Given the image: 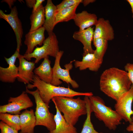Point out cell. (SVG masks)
Returning <instances> with one entry per match:
<instances>
[{"label": "cell", "instance_id": "3", "mask_svg": "<svg viewBox=\"0 0 133 133\" xmlns=\"http://www.w3.org/2000/svg\"><path fill=\"white\" fill-rule=\"evenodd\" d=\"M65 97H56L51 100L60 111L63 114L66 122L74 126L79 117L86 115L87 107L85 101L80 97L77 98Z\"/></svg>", "mask_w": 133, "mask_h": 133}, {"label": "cell", "instance_id": "20", "mask_svg": "<svg viewBox=\"0 0 133 133\" xmlns=\"http://www.w3.org/2000/svg\"><path fill=\"white\" fill-rule=\"evenodd\" d=\"M44 59L41 64L34 69V73L42 81L51 83L53 79V71L50 66L51 61L49 59V56Z\"/></svg>", "mask_w": 133, "mask_h": 133}, {"label": "cell", "instance_id": "8", "mask_svg": "<svg viewBox=\"0 0 133 133\" xmlns=\"http://www.w3.org/2000/svg\"><path fill=\"white\" fill-rule=\"evenodd\" d=\"M8 102L7 104L0 106V113L19 115L22 110L33 106V102L25 91L16 97H10Z\"/></svg>", "mask_w": 133, "mask_h": 133}, {"label": "cell", "instance_id": "11", "mask_svg": "<svg viewBox=\"0 0 133 133\" xmlns=\"http://www.w3.org/2000/svg\"><path fill=\"white\" fill-rule=\"evenodd\" d=\"M20 54L19 51L16 50L10 57L4 59L8 65L4 68L0 66V80L4 83H13L17 79L18 74V67L15 64L17 59Z\"/></svg>", "mask_w": 133, "mask_h": 133}, {"label": "cell", "instance_id": "23", "mask_svg": "<svg viewBox=\"0 0 133 133\" xmlns=\"http://www.w3.org/2000/svg\"><path fill=\"white\" fill-rule=\"evenodd\" d=\"M30 19L31 27L29 32L35 31L42 26L45 20L44 8L42 5L35 12L32 13Z\"/></svg>", "mask_w": 133, "mask_h": 133}, {"label": "cell", "instance_id": "16", "mask_svg": "<svg viewBox=\"0 0 133 133\" xmlns=\"http://www.w3.org/2000/svg\"><path fill=\"white\" fill-rule=\"evenodd\" d=\"M103 60L96 57L94 53H88L83 56L81 61H75L74 65L76 68L78 67L80 70L88 68L92 71L97 72L100 68Z\"/></svg>", "mask_w": 133, "mask_h": 133}, {"label": "cell", "instance_id": "12", "mask_svg": "<svg viewBox=\"0 0 133 133\" xmlns=\"http://www.w3.org/2000/svg\"><path fill=\"white\" fill-rule=\"evenodd\" d=\"M18 58L19 64L17 80L25 84H28L33 81L34 75L33 70L35 68V63L33 62L29 61L20 54Z\"/></svg>", "mask_w": 133, "mask_h": 133}, {"label": "cell", "instance_id": "28", "mask_svg": "<svg viewBox=\"0 0 133 133\" xmlns=\"http://www.w3.org/2000/svg\"><path fill=\"white\" fill-rule=\"evenodd\" d=\"M1 133H18V131L1 121L0 122Z\"/></svg>", "mask_w": 133, "mask_h": 133}, {"label": "cell", "instance_id": "5", "mask_svg": "<svg viewBox=\"0 0 133 133\" xmlns=\"http://www.w3.org/2000/svg\"><path fill=\"white\" fill-rule=\"evenodd\" d=\"M26 92L32 95L34 97L36 104L35 112L36 118V126L45 127L49 132L54 130L56 124L54 116L49 111V106L42 100L41 98L38 89L31 91L26 87Z\"/></svg>", "mask_w": 133, "mask_h": 133}, {"label": "cell", "instance_id": "26", "mask_svg": "<svg viewBox=\"0 0 133 133\" xmlns=\"http://www.w3.org/2000/svg\"><path fill=\"white\" fill-rule=\"evenodd\" d=\"M92 113L90 110L87 111L86 118L84 123L83 128L80 133H104L99 132L94 129L91 122V116Z\"/></svg>", "mask_w": 133, "mask_h": 133}, {"label": "cell", "instance_id": "13", "mask_svg": "<svg viewBox=\"0 0 133 133\" xmlns=\"http://www.w3.org/2000/svg\"><path fill=\"white\" fill-rule=\"evenodd\" d=\"M95 25L93 40L99 38L108 41L114 39V31L109 20L103 18H99Z\"/></svg>", "mask_w": 133, "mask_h": 133}, {"label": "cell", "instance_id": "25", "mask_svg": "<svg viewBox=\"0 0 133 133\" xmlns=\"http://www.w3.org/2000/svg\"><path fill=\"white\" fill-rule=\"evenodd\" d=\"M96 48L94 54L97 58L103 60L108 47V41L102 38H97L93 41Z\"/></svg>", "mask_w": 133, "mask_h": 133}, {"label": "cell", "instance_id": "34", "mask_svg": "<svg viewBox=\"0 0 133 133\" xmlns=\"http://www.w3.org/2000/svg\"><path fill=\"white\" fill-rule=\"evenodd\" d=\"M95 1L94 0H83L82 3H83L84 6H86L88 5L90 3H92L94 2Z\"/></svg>", "mask_w": 133, "mask_h": 133}, {"label": "cell", "instance_id": "24", "mask_svg": "<svg viewBox=\"0 0 133 133\" xmlns=\"http://www.w3.org/2000/svg\"><path fill=\"white\" fill-rule=\"evenodd\" d=\"M0 119L17 131L20 130L19 115L7 113H0Z\"/></svg>", "mask_w": 133, "mask_h": 133}, {"label": "cell", "instance_id": "35", "mask_svg": "<svg viewBox=\"0 0 133 133\" xmlns=\"http://www.w3.org/2000/svg\"><path fill=\"white\" fill-rule=\"evenodd\" d=\"M126 1L129 3L131 6L132 14V17L133 18V0H127Z\"/></svg>", "mask_w": 133, "mask_h": 133}, {"label": "cell", "instance_id": "4", "mask_svg": "<svg viewBox=\"0 0 133 133\" xmlns=\"http://www.w3.org/2000/svg\"><path fill=\"white\" fill-rule=\"evenodd\" d=\"M91 109L96 117L102 121L110 130H115L122 120L116 111L105 105L101 98L93 95L89 97Z\"/></svg>", "mask_w": 133, "mask_h": 133}, {"label": "cell", "instance_id": "15", "mask_svg": "<svg viewBox=\"0 0 133 133\" xmlns=\"http://www.w3.org/2000/svg\"><path fill=\"white\" fill-rule=\"evenodd\" d=\"M93 28L90 27L83 30H80L75 32L73 37L75 40L80 41L83 46V56L88 53L94 52L92 47L91 42L93 38Z\"/></svg>", "mask_w": 133, "mask_h": 133}, {"label": "cell", "instance_id": "14", "mask_svg": "<svg viewBox=\"0 0 133 133\" xmlns=\"http://www.w3.org/2000/svg\"><path fill=\"white\" fill-rule=\"evenodd\" d=\"M45 30L43 26L32 32H29L25 36L24 43L27 47L25 54L31 53L34 48L37 45H41L45 39L44 32Z\"/></svg>", "mask_w": 133, "mask_h": 133}, {"label": "cell", "instance_id": "10", "mask_svg": "<svg viewBox=\"0 0 133 133\" xmlns=\"http://www.w3.org/2000/svg\"><path fill=\"white\" fill-rule=\"evenodd\" d=\"M0 18L6 21L13 30L16 36L17 42L16 50L20 51L22 45L21 39L23 34L21 22L18 17V12L16 6L11 9L10 13L6 14L0 10Z\"/></svg>", "mask_w": 133, "mask_h": 133}, {"label": "cell", "instance_id": "27", "mask_svg": "<svg viewBox=\"0 0 133 133\" xmlns=\"http://www.w3.org/2000/svg\"><path fill=\"white\" fill-rule=\"evenodd\" d=\"M82 0H64L59 4L56 5V11L70 7L82 3Z\"/></svg>", "mask_w": 133, "mask_h": 133}, {"label": "cell", "instance_id": "19", "mask_svg": "<svg viewBox=\"0 0 133 133\" xmlns=\"http://www.w3.org/2000/svg\"><path fill=\"white\" fill-rule=\"evenodd\" d=\"M54 105L56 111L54 116L56 128L48 133H77L76 128L66 122L56 106Z\"/></svg>", "mask_w": 133, "mask_h": 133}, {"label": "cell", "instance_id": "30", "mask_svg": "<svg viewBox=\"0 0 133 133\" xmlns=\"http://www.w3.org/2000/svg\"><path fill=\"white\" fill-rule=\"evenodd\" d=\"M44 1V0H36V2L33 8L32 13L35 12L40 7Z\"/></svg>", "mask_w": 133, "mask_h": 133}, {"label": "cell", "instance_id": "29", "mask_svg": "<svg viewBox=\"0 0 133 133\" xmlns=\"http://www.w3.org/2000/svg\"><path fill=\"white\" fill-rule=\"evenodd\" d=\"M125 70L128 74L129 77L133 85V64L128 63L124 67Z\"/></svg>", "mask_w": 133, "mask_h": 133}, {"label": "cell", "instance_id": "21", "mask_svg": "<svg viewBox=\"0 0 133 133\" xmlns=\"http://www.w3.org/2000/svg\"><path fill=\"white\" fill-rule=\"evenodd\" d=\"M45 20L43 25L48 35L53 32L55 26V13L56 10V5H54L51 0H48L44 7Z\"/></svg>", "mask_w": 133, "mask_h": 133}, {"label": "cell", "instance_id": "2", "mask_svg": "<svg viewBox=\"0 0 133 133\" xmlns=\"http://www.w3.org/2000/svg\"><path fill=\"white\" fill-rule=\"evenodd\" d=\"M32 84H28L26 87L28 89L37 88L40 96L42 100L49 106L50 100L56 97H73L77 96H87L93 95L91 92H78L71 89L53 85L41 80L37 76L34 75Z\"/></svg>", "mask_w": 133, "mask_h": 133}, {"label": "cell", "instance_id": "22", "mask_svg": "<svg viewBox=\"0 0 133 133\" xmlns=\"http://www.w3.org/2000/svg\"><path fill=\"white\" fill-rule=\"evenodd\" d=\"M79 4H77L56 11L55 13V25L60 22H67L71 19L73 20L76 16V10Z\"/></svg>", "mask_w": 133, "mask_h": 133}, {"label": "cell", "instance_id": "17", "mask_svg": "<svg viewBox=\"0 0 133 133\" xmlns=\"http://www.w3.org/2000/svg\"><path fill=\"white\" fill-rule=\"evenodd\" d=\"M19 117L20 122V133H34L36 120L33 110H25L19 115Z\"/></svg>", "mask_w": 133, "mask_h": 133}, {"label": "cell", "instance_id": "1", "mask_svg": "<svg viewBox=\"0 0 133 133\" xmlns=\"http://www.w3.org/2000/svg\"><path fill=\"white\" fill-rule=\"evenodd\" d=\"M132 85L127 72L117 68L106 69L100 77V90L116 101L129 90Z\"/></svg>", "mask_w": 133, "mask_h": 133}, {"label": "cell", "instance_id": "7", "mask_svg": "<svg viewBox=\"0 0 133 133\" xmlns=\"http://www.w3.org/2000/svg\"><path fill=\"white\" fill-rule=\"evenodd\" d=\"M62 50H60L55 58L54 64L52 68L53 71V79L51 84L58 86L62 83L60 80H62L68 84H70L74 88L79 87L78 84L75 80H72L69 74V71L72 68V62L66 64L64 66L65 69L62 68L60 65L61 59L64 53Z\"/></svg>", "mask_w": 133, "mask_h": 133}, {"label": "cell", "instance_id": "6", "mask_svg": "<svg viewBox=\"0 0 133 133\" xmlns=\"http://www.w3.org/2000/svg\"><path fill=\"white\" fill-rule=\"evenodd\" d=\"M43 44L42 46L36 48L31 53L25 54L23 55V57L28 61L30 60L32 58H35V64L49 56L55 58L60 50L58 41L55 34L53 32L49 35Z\"/></svg>", "mask_w": 133, "mask_h": 133}, {"label": "cell", "instance_id": "9", "mask_svg": "<svg viewBox=\"0 0 133 133\" xmlns=\"http://www.w3.org/2000/svg\"><path fill=\"white\" fill-rule=\"evenodd\" d=\"M133 101V85L116 101L114 108L115 110L122 119L130 122L133 115L132 104Z\"/></svg>", "mask_w": 133, "mask_h": 133}, {"label": "cell", "instance_id": "33", "mask_svg": "<svg viewBox=\"0 0 133 133\" xmlns=\"http://www.w3.org/2000/svg\"><path fill=\"white\" fill-rule=\"evenodd\" d=\"M16 1V0H3L1 2H6L8 5L9 7L11 9L12 6L14 4V3Z\"/></svg>", "mask_w": 133, "mask_h": 133}, {"label": "cell", "instance_id": "18", "mask_svg": "<svg viewBox=\"0 0 133 133\" xmlns=\"http://www.w3.org/2000/svg\"><path fill=\"white\" fill-rule=\"evenodd\" d=\"M98 20L96 14L89 13L85 10L76 13L73 19L75 24L79 27V30H82L95 25Z\"/></svg>", "mask_w": 133, "mask_h": 133}, {"label": "cell", "instance_id": "31", "mask_svg": "<svg viewBox=\"0 0 133 133\" xmlns=\"http://www.w3.org/2000/svg\"><path fill=\"white\" fill-rule=\"evenodd\" d=\"M126 128V130L129 132H133V116L131 117V120Z\"/></svg>", "mask_w": 133, "mask_h": 133}, {"label": "cell", "instance_id": "32", "mask_svg": "<svg viewBox=\"0 0 133 133\" xmlns=\"http://www.w3.org/2000/svg\"><path fill=\"white\" fill-rule=\"evenodd\" d=\"M25 1L28 7L33 8L36 2V0H26Z\"/></svg>", "mask_w": 133, "mask_h": 133}]
</instances>
